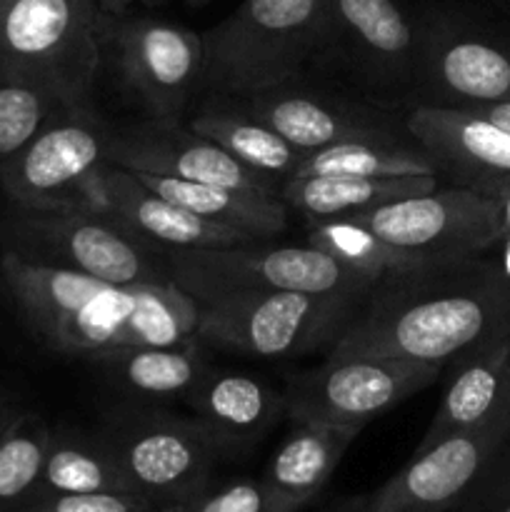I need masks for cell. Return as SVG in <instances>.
Returning <instances> with one entry per match:
<instances>
[{"label": "cell", "mask_w": 510, "mask_h": 512, "mask_svg": "<svg viewBox=\"0 0 510 512\" xmlns=\"http://www.w3.org/2000/svg\"><path fill=\"white\" fill-rule=\"evenodd\" d=\"M133 493L113 450L95 433L53 430L38 488L30 500L50 495Z\"/></svg>", "instance_id": "obj_27"}, {"label": "cell", "mask_w": 510, "mask_h": 512, "mask_svg": "<svg viewBox=\"0 0 510 512\" xmlns=\"http://www.w3.org/2000/svg\"><path fill=\"white\" fill-rule=\"evenodd\" d=\"M358 430L298 420L275 450L263 475L273 512H298L308 505L343 460Z\"/></svg>", "instance_id": "obj_21"}, {"label": "cell", "mask_w": 510, "mask_h": 512, "mask_svg": "<svg viewBox=\"0 0 510 512\" xmlns=\"http://www.w3.org/2000/svg\"><path fill=\"white\" fill-rule=\"evenodd\" d=\"M500 213V240H510V190L498 198Z\"/></svg>", "instance_id": "obj_38"}, {"label": "cell", "mask_w": 510, "mask_h": 512, "mask_svg": "<svg viewBox=\"0 0 510 512\" xmlns=\"http://www.w3.org/2000/svg\"><path fill=\"white\" fill-rule=\"evenodd\" d=\"M428 105L510 103V38L458 15L418 20L415 90Z\"/></svg>", "instance_id": "obj_11"}, {"label": "cell", "mask_w": 510, "mask_h": 512, "mask_svg": "<svg viewBox=\"0 0 510 512\" xmlns=\"http://www.w3.org/2000/svg\"><path fill=\"white\" fill-rule=\"evenodd\" d=\"M495 248H498V260H495V263H498L500 270L510 278V240H500Z\"/></svg>", "instance_id": "obj_39"}, {"label": "cell", "mask_w": 510, "mask_h": 512, "mask_svg": "<svg viewBox=\"0 0 510 512\" xmlns=\"http://www.w3.org/2000/svg\"><path fill=\"white\" fill-rule=\"evenodd\" d=\"M308 245L325 250L340 260L348 268L358 270V273L370 275L373 280H383L393 273H403V270L423 268L425 263L418 255H410L405 250L393 248L378 235L365 230L363 225L350 223V220H328V223H315L310 228Z\"/></svg>", "instance_id": "obj_31"}, {"label": "cell", "mask_w": 510, "mask_h": 512, "mask_svg": "<svg viewBox=\"0 0 510 512\" xmlns=\"http://www.w3.org/2000/svg\"><path fill=\"white\" fill-rule=\"evenodd\" d=\"M410 138L433 158L438 178L498 200L510 190V133L453 105L418 103L405 118Z\"/></svg>", "instance_id": "obj_16"}, {"label": "cell", "mask_w": 510, "mask_h": 512, "mask_svg": "<svg viewBox=\"0 0 510 512\" xmlns=\"http://www.w3.org/2000/svg\"><path fill=\"white\" fill-rule=\"evenodd\" d=\"M153 505L138 493H83L28 500L18 512H145Z\"/></svg>", "instance_id": "obj_33"}, {"label": "cell", "mask_w": 510, "mask_h": 512, "mask_svg": "<svg viewBox=\"0 0 510 512\" xmlns=\"http://www.w3.org/2000/svg\"><path fill=\"white\" fill-rule=\"evenodd\" d=\"M438 175L433 158L418 143L355 140L305 153L293 178H400Z\"/></svg>", "instance_id": "obj_29"}, {"label": "cell", "mask_w": 510, "mask_h": 512, "mask_svg": "<svg viewBox=\"0 0 510 512\" xmlns=\"http://www.w3.org/2000/svg\"><path fill=\"white\" fill-rule=\"evenodd\" d=\"M105 175H108L110 198H113V220L148 243L165 250H190L228 248V245L260 240L258 235L213 223L170 203L163 195L153 193L148 185L140 183L133 170L108 163Z\"/></svg>", "instance_id": "obj_19"}, {"label": "cell", "mask_w": 510, "mask_h": 512, "mask_svg": "<svg viewBox=\"0 0 510 512\" xmlns=\"http://www.w3.org/2000/svg\"><path fill=\"white\" fill-rule=\"evenodd\" d=\"M320 53L375 90H415L418 20H410L398 0H325Z\"/></svg>", "instance_id": "obj_15"}, {"label": "cell", "mask_w": 510, "mask_h": 512, "mask_svg": "<svg viewBox=\"0 0 510 512\" xmlns=\"http://www.w3.org/2000/svg\"><path fill=\"white\" fill-rule=\"evenodd\" d=\"M188 128L218 143L245 168L278 188L283 180L293 178L305 158L303 150L290 145L283 135L238 108H205L190 120Z\"/></svg>", "instance_id": "obj_28"}, {"label": "cell", "mask_w": 510, "mask_h": 512, "mask_svg": "<svg viewBox=\"0 0 510 512\" xmlns=\"http://www.w3.org/2000/svg\"><path fill=\"white\" fill-rule=\"evenodd\" d=\"M98 0H0V73L88 105L103 60Z\"/></svg>", "instance_id": "obj_3"}, {"label": "cell", "mask_w": 510, "mask_h": 512, "mask_svg": "<svg viewBox=\"0 0 510 512\" xmlns=\"http://www.w3.org/2000/svg\"><path fill=\"white\" fill-rule=\"evenodd\" d=\"M108 163L135 173L168 175L253 193H278V185L245 168L218 143L170 118H153L150 123L110 133Z\"/></svg>", "instance_id": "obj_17"}, {"label": "cell", "mask_w": 510, "mask_h": 512, "mask_svg": "<svg viewBox=\"0 0 510 512\" xmlns=\"http://www.w3.org/2000/svg\"><path fill=\"white\" fill-rule=\"evenodd\" d=\"M105 378L135 398H190L200 380L208 375L198 340L185 345H150L120 348L93 355Z\"/></svg>", "instance_id": "obj_25"}, {"label": "cell", "mask_w": 510, "mask_h": 512, "mask_svg": "<svg viewBox=\"0 0 510 512\" xmlns=\"http://www.w3.org/2000/svg\"><path fill=\"white\" fill-rule=\"evenodd\" d=\"M348 220L425 263L480 258L500 243L498 200L458 185H438Z\"/></svg>", "instance_id": "obj_10"}, {"label": "cell", "mask_w": 510, "mask_h": 512, "mask_svg": "<svg viewBox=\"0 0 510 512\" xmlns=\"http://www.w3.org/2000/svg\"><path fill=\"white\" fill-rule=\"evenodd\" d=\"M493 512H510V503H505L503 508H498V510H493Z\"/></svg>", "instance_id": "obj_43"}, {"label": "cell", "mask_w": 510, "mask_h": 512, "mask_svg": "<svg viewBox=\"0 0 510 512\" xmlns=\"http://www.w3.org/2000/svg\"><path fill=\"white\" fill-rule=\"evenodd\" d=\"M63 103L38 85L0 73V168L48 123Z\"/></svg>", "instance_id": "obj_32"}, {"label": "cell", "mask_w": 510, "mask_h": 512, "mask_svg": "<svg viewBox=\"0 0 510 512\" xmlns=\"http://www.w3.org/2000/svg\"><path fill=\"white\" fill-rule=\"evenodd\" d=\"M53 430L20 413L0 423V512H18L38 488Z\"/></svg>", "instance_id": "obj_30"}, {"label": "cell", "mask_w": 510, "mask_h": 512, "mask_svg": "<svg viewBox=\"0 0 510 512\" xmlns=\"http://www.w3.org/2000/svg\"><path fill=\"white\" fill-rule=\"evenodd\" d=\"M105 50L153 118L178 120L203 75V35L158 18L105 15Z\"/></svg>", "instance_id": "obj_13"}, {"label": "cell", "mask_w": 510, "mask_h": 512, "mask_svg": "<svg viewBox=\"0 0 510 512\" xmlns=\"http://www.w3.org/2000/svg\"><path fill=\"white\" fill-rule=\"evenodd\" d=\"M505 503H510V440L480 475L458 512H493Z\"/></svg>", "instance_id": "obj_35"}, {"label": "cell", "mask_w": 510, "mask_h": 512, "mask_svg": "<svg viewBox=\"0 0 510 512\" xmlns=\"http://www.w3.org/2000/svg\"><path fill=\"white\" fill-rule=\"evenodd\" d=\"M108 138L90 105H63L0 168V190L25 213L63 210L75 183L108 160Z\"/></svg>", "instance_id": "obj_14"}, {"label": "cell", "mask_w": 510, "mask_h": 512, "mask_svg": "<svg viewBox=\"0 0 510 512\" xmlns=\"http://www.w3.org/2000/svg\"><path fill=\"white\" fill-rule=\"evenodd\" d=\"M145 512H188V505L185 503H163V505H153Z\"/></svg>", "instance_id": "obj_40"}, {"label": "cell", "mask_w": 510, "mask_h": 512, "mask_svg": "<svg viewBox=\"0 0 510 512\" xmlns=\"http://www.w3.org/2000/svg\"><path fill=\"white\" fill-rule=\"evenodd\" d=\"M510 398V338L460 360L453 380L415 450L488 420Z\"/></svg>", "instance_id": "obj_22"}, {"label": "cell", "mask_w": 510, "mask_h": 512, "mask_svg": "<svg viewBox=\"0 0 510 512\" xmlns=\"http://www.w3.org/2000/svg\"><path fill=\"white\" fill-rule=\"evenodd\" d=\"M135 3L155 5V3H163V0H98L100 10H103L105 15H128V10L133 8Z\"/></svg>", "instance_id": "obj_37"}, {"label": "cell", "mask_w": 510, "mask_h": 512, "mask_svg": "<svg viewBox=\"0 0 510 512\" xmlns=\"http://www.w3.org/2000/svg\"><path fill=\"white\" fill-rule=\"evenodd\" d=\"M438 188V175H400V178H288L278 195L288 210L310 223L348 220L408 195Z\"/></svg>", "instance_id": "obj_23"}, {"label": "cell", "mask_w": 510, "mask_h": 512, "mask_svg": "<svg viewBox=\"0 0 510 512\" xmlns=\"http://www.w3.org/2000/svg\"><path fill=\"white\" fill-rule=\"evenodd\" d=\"M170 280L195 300L243 293L365 295L378 280L348 268L315 245L303 248H228L165 250Z\"/></svg>", "instance_id": "obj_4"}, {"label": "cell", "mask_w": 510, "mask_h": 512, "mask_svg": "<svg viewBox=\"0 0 510 512\" xmlns=\"http://www.w3.org/2000/svg\"><path fill=\"white\" fill-rule=\"evenodd\" d=\"M135 173V170H133ZM140 183L170 203L190 210L213 223L240 228L258 238L278 235L288 223V205L278 193H253V190L223 188V185L193 183V180L168 178V175L135 173Z\"/></svg>", "instance_id": "obj_24"}, {"label": "cell", "mask_w": 510, "mask_h": 512, "mask_svg": "<svg viewBox=\"0 0 510 512\" xmlns=\"http://www.w3.org/2000/svg\"><path fill=\"white\" fill-rule=\"evenodd\" d=\"M508 440L510 398L483 423L415 450L403 470L363 498V512H458Z\"/></svg>", "instance_id": "obj_12"}, {"label": "cell", "mask_w": 510, "mask_h": 512, "mask_svg": "<svg viewBox=\"0 0 510 512\" xmlns=\"http://www.w3.org/2000/svg\"><path fill=\"white\" fill-rule=\"evenodd\" d=\"M198 318V300L173 280L108 285L80 310L40 330V338L58 353L93 358L120 348L193 343Z\"/></svg>", "instance_id": "obj_7"}, {"label": "cell", "mask_w": 510, "mask_h": 512, "mask_svg": "<svg viewBox=\"0 0 510 512\" xmlns=\"http://www.w3.org/2000/svg\"><path fill=\"white\" fill-rule=\"evenodd\" d=\"M503 338H510V278L480 255L378 280L333 340L330 355L458 365Z\"/></svg>", "instance_id": "obj_1"}, {"label": "cell", "mask_w": 510, "mask_h": 512, "mask_svg": "<svg viewBox=\"0 0 510 512\" xmlns=\"http://www.w3.org/2000/svg\"><path fill=\"white\" fill-rule=\"evenodd\" d=\"M363 295L243 293L198 300V340L250 358H290L333 345Z\"/></svg>", "instance_id": "obj_5"}, {"label": "cell", "mask_w": 510, "mask_h": 512, "mask_svg": "<svg viewBox=\"0 0 510 512\" xmlns=\"http://www.w3.org/2000/svg\"><path fill=\"white\" fill-rule=\"evenodd\" d=\"M495 3H505V5H510V0H495Z\"/></svg>", "instance_id": "obj_44"}, {"label": "cell", "mask_w": 510, "mask_h": 512, "mask_svg": "<svg viewBox=\"0 0 510 512\" xmlns=\"http://www.w3.org/2000/svg\"><path fill=\"white\" fill-rule=\"evenodd\" d=\"M190 5H193V8H200V5H205V3H210V0H188Z\"/></svg>", "instance_id": "obj_42"}, {"label": "cell", "mask_w": 510, "mask_h": 512, "mask_svg": "<svg viewBox=\"0 0 510 512\" xmlns=\"http://www.w3.org/2000/svg\"><path fill=\"white\" fill-rule=\"evenodd\" d=\"M185 505L188 512H273L263 480H235L223 488H205Z\"/></svg>", "instance_id": "obj_34"}, {"label": "cell", "mask_w": 510, "mask_h": 512, "mask_svg": "<svg viewBox=\"0 0 510 512\" xmlns=\"http://www.w3.org/2000/svg\"><path fill=\"white\" fill-rule=\"evenodd\" d=\"M8 243V250L23 258L78 270L110 285L170 280L165 250L153 253V243L123 225L75 210H18L8 225Z\"/></svg>", "instance_id": "obj_9"}, {"label": "cell", "mask_w": 510, "mask_h": 512, "mask_svg": "<svg viewBox=\"0 0 510 512\" xmlns=\"http://www.w3.org/2000/svg\"><path fill=\"white\" fill-rule=\"evenodd\" d=\"M325 0H243L203 35L200 88L253 98L290 83L323 50Z\"/></svg>", "instance_id": "obj_2"}, {"label": "cell", "mask_w": 510, "mask_h": 512, "mask_svg": "<svg viewBox=\"0 0 510 512\" xmlns=\"http://www.w3.org/2000/svg\"><path fill=\"white\" fill-rule=\"evenodd\" d=\"M235 108L273 128L303 153L338 143H355V140L405 143L398 125L383 110L350 103L338 95L295 90L290 88V83L253 98H243Z\"/></svg>", "instance_id": "obj_18"}, {"label": "cell", "mask_w": 510, "mask_h": 512, "mask_svg": "<svg viewBox=\"0 0 510 512\" xmlns=\"http://www.w3.org/2000/svg\"><path fill=\"white\" fill-rule=\"evenodd\" d=\"M330 512H363V498L348 500V503H340L338 508H333Z\"/></svg>", "instance_id": "obj_41"}, {"label": "cell", "mask_w": 510, "mask_h": 512, "mask_svg": "<svg viewBox=\"0 0 510 512\" xmlns=\"http://www.w3.org/2000/svg\"><path fill=\"white\" fill-rule=\"evenodd\" d=\"M0 275L38 333L80 310L110 285L78 270L23 258L13 250H5L0 258Z\"/></svg>", "instance_id": "obj_26"}, {"label": "cell", "mask_w": 510, "mask_h": 512, "mask_svg": "<svg viewBox=\"0 0 510 512\" xmlns=\"http://www.w3.org/2000/svg\"><path fill=\"white\" fill-rule=\"evenodd\" d=\"M445 365L393 355H330L320 368L290 380L285 413L298 423L363 430L395 405L438 380Z\"/></svg>", "instance_id": "obj_8"}, {"label": "cell", "mask_w": 510, "mask_h": 512, "mask_svg": "<svg viewBox=\"0 0 510 512\" xmlns=\"http://www.w3.org/2000/svg\"><path fill=\"white\" fill-rule=\"evenodd\" d=\"M465 110H470V113L480 115V118L490 120V123H495L498 128L508 130L510 133V103H485V105H463Z\"/></svg>", "instance_id": "obj_36"}, {"label": "cell", "mask_w": 510, "mask_h": 512, "mask_svg": "<svg viewBox=\"0 0 510 512\" xmlns=\"http://www.w3.org/2000/svg\"><path fill=\"white\" fill-rule=\"evenodd\" d=\"M98 435L113 450L130 490L155 505L188 503L203 493L223 455L198 418L140 405L105 413Z\"/></svg>", "instance_id": "obj_6"}, {"label": "cell", "mask_w": 510, "mask_h": 512, "mask_svg": "<svg viewBox=\"0 0 510 512\" xmlns=\"http://www.w3.org/2000/svg\"><path fill=\"white\" fill-rule=\"evenodd\" d=\"M195 418L208 428L223 455L250 450L285 413V395L245 373L208 370L190 393Z\"/></svg>", "instance_id": "obj_20"}]
</instances>
